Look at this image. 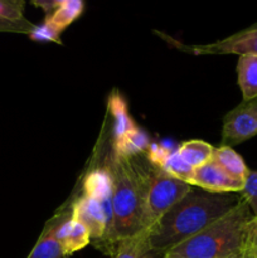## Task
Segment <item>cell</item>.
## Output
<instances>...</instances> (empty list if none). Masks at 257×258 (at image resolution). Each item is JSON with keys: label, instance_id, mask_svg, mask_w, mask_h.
Masks as SVG:
<instances>
[{"label": "cell", "instance_id": "obj_1", "mask_svg": "<svg viewBox=\"0 0 257 258\" xmlns=\"http://www.w3.org/2000/svg\"><path fill=\"white\" fill-rule=\"evenodd\" d=\"M239 199V194H212L191 189L149 229L151 247L165 256L224 216Z\"/></svg>", "mask_w": 257, "mask_h": 258}, {"label": "cell", "instance_id": "obj_2", "mask_svg": "<svg viewBox=\"0 0 257 258\" xmlns=\"http://www.w3.org/2000/svg\"><path fill=\"white\" fill-rule=\"evenodd\" d=\"M106 166L112 179V223L106 238L96 248L113 257L123 241L141 232L143 194L130 159L111 153Z\"/></svg>", "mask_w": 257, "mask_h": 258}, {"label": "cell", "instance_id": "obj_3", "mask_svg": "<svg viewBox=\"0 0 257 258\" xmlns=\"http://www.w3.org/2000/svg\"><path fill=\"white\" fill-rule=\"evenodd\" d=\"M253 217L241 198L224 216L166 254L179 258H246L247 234Z\"/></svg>", "mask_w": 257, "mask_h": 258}, {"label": "cell", "instance_id": "obj_4", "mask_svg": "<svg viewBox=\"0 0 257 258\" xmlns=\"http://www.w3.org/2000/svg\"><path fill=\"white\" fill-rule=\"evenodd\" d=\"M143 194L141 231H149L171 207L191 190V185L168 175L146 158H130Z\"/></svg>", "mask_w": 257, "mask_h": 258}, {"label": "cell", "instance_id": "obj_5", "mask_svg": "<svg viewBox=\"0 0 257 258\" xmlns=\"http://www.w3.org/2000/svg\"><path fill=\"white\" fill-rule=\"evenodd\" d=\"M257 135V97L242 101L223 117L222 145H239Z\"/></svg>", "mask_w": 257, "mask_h": 258}, {"label": "cell", "instance_id": "obj_6", "mask_svg": "<svg viewBox=\"0 0 257 258\" xmlns=\"http://www.w3.org/2000/svg\"><path fill=\"white\" fill-rule=\"evenodd\" d=\"M176 47L181 50L196 55L206 54H236L242 55H257V28L249 27L248 29L241 30L228 38L202 45H183Z\"/></svg>", "mask_w": 257, "mask_h": 258}, {"label": "cell", "instance_id": "obj_7", "mask_svg": "<svg viewBox=\"0 0 257 258\" xmlns=\"http://www.w3.org/2000/svg\"><path fill=\"white\" fill-rule=\"evenodd\" d=\"M71 214L73 219L87 228L91 236V243L95 247H97L108 234L111 222L103 207L95 199L82 193L71 202Z\"/></svg>", "mask_w": 257, "mask_h": 258}, {"label": "cell", "instance_id": "obj_8", "mask_svg": "<svg viewBox=\"0 0 257 258\" xmlns=\"http://www.w3.org/2000/svg\"><path fill=\"white\" fill-rule=\"evenodd\" d=\"M190 185L198 186L202 190L212 194H239L244 184L227 175L217 164L211 160L194 169Z\"/></svg>", "mask_w": 257, "mask_h": 258}, {"label": "cell", "instance_id": "obj_9", "mask_svg": "<svg viewBox=\"0 0 257 258\" xmlns=\"http://www.w3.org/2000/svg\"><path fill=\"white\" fill-rule=\"evenodd\" d=\"M145 155L148 160L156 168L163 170L168 175L190 185L194 169L183 160L178 149L173 150V149L164 148L158 144H150Z\"/></svg>", "mask_w": 257, "mask_h": 258}, {"label": "cell", "instance_id": "obj_10", "mask_svg": "<svg viewBox=\"0 0 257 258\" xmlns=\"http://www.w3.org/2000/svg\"><path fill=\"white\" fill-rule=\"evenodd\" d=\"M82 193L98 202L112 223V179L106 164L88 171L83 180Z\"/></svg>", "mask_w": 257, "mask_h": 258}, {"label": "cell", "instance_id": "obj_11", "mask_svg": "<svg viewBox=\"0 0 257 258\" xmlns=\"http://www.w3.org/2000/svg\"><path fill=\"white\" fill-rule=\"evenodd\" d=\"M58 238L62 243L65 257L81 251L91 243V236L87 228L82 223L72 218L71 203L68 209L63 211L62 221L58 227Z\"/></svg>", "mask_w": 257, "mask_h": 258}, {"label": "cell", "instance_id": "obj_12", "mask_svg": "<svg viewBox=\"0 0 257 258\" xmlns=\"http://www.w3.org/2000/svg\"><path fill=\"white\" fill-rule=\"evenodd\" d=\"M63 211L59 213H55L53 218L45 223L44 229L40 233L38 242L35 243L34 248L29 253L27 258H63L62 243L58 238V227L62 221Z\"/></svg>", "mask_w": 257, "mask_h": 258}, {"label": "cell", "instance_id": "obj_13", "mask_svg": "<svg viewBox=\"0 0 257 258\" xmlns=\"http://www.w3.org/2000/svg\"><path fill=\"white\" fill-rule=\"evenodd\" d=\"M107 108L113 118V140L112 145L120 143L127 134L136 128L135 121L128 112L127 101L118 91L113 90L107 100Z\"/></svg>", "mask_w": 257, "mask_h": 258}, {"label": "cell", "instance_id": "obj_14", "mask_svg": "<svg viewBox=\"0 0 257 258\" xmlns=\"http://www.w3.org/2000/svg\"><path fill=\"white\" fill-rule=\"evenodd\" d=\"M212 161L217 164L227 175L243 184L251 171L244 163L243 158L231 146L221 145L219 148H214Z\"/></svg>", "mask_w": 257, "mask_h": 258}, {"label": "cell", "instance_id": "obj_15", "mask_svg": "<svg viewBox=\"0 0 257 258\" xmlns=\"http://www.w3.org/2000/svg\"><path fill=\"white\" fill-rule=\"evenodd\" d=\"M237 80L243 101L257 97V55H242L237 62Z\"/></svg>", "mask_w": 257, "mask_h": 258}, {"label": "cell", "instance_id": "obj_16", "mask_svg": "<svg viewBox=\"0 0 257 258\" xmlns=\"http://www.w3.org/2000/svg\"><path fill=\"white\" fill-rule=\"evenodd\" d=\"M164 257L151 247L148 231H141L118 246L112 258H159Z\"/></svg>", "mask_w": 257, "mask_h": 258}, {"label": "cell", "instance_id": "obj_17", "mask_svg": "<svg viewBox=\"0 0 257 258\" xmlns=\"http://www.w3.org/2000/svg\"><path fill=\"white\" fill-rule=\"evenodd\" d=\"M83 4L81 0H59L57 8L45 17V22L63 33V30L70 27L83 12Z\"/></svg>", "mask_w": 257, "mask_h": 258}, {"label": "cell", "instance_id": "obj_18", "mask_svg": "<svg viewBox=\"0 0 257 258\" xmlns=\"http://www.w3.org/2000/svg\"><path fill=\"white\" fill-rule=\"evenodd\" d=\"M150 146L149 136L141 128L136 127L125 136L120 143L112 145V154L121 158L130 159L144 155Z\"/></svg>", "mask_w": 257, "mask_h": 258}, {"label": "cell", "instance_id": "obj_19", "mask_svg": "<svg viewBox=\"0 0 257 258\" xmlns=\"http://www.w3.org/2000/svg\"><path fill=\"white\" fill-rule=\"evenodd\" d=\"M178 151L181 158H183V160L189 166L197 169L212 160L214 146L206 143L204 140L193 139V140L184 141L178 148Z\"/></svg>", "mask_w": 257, "mask_h": 258}, {"label": "cell", "instance_id": "obj_20", "mask_svg": "<svg viewBox=\"0 0 257 258\" xmlns=\"http://www.w3.org/2000/svg\"><path fill=\"white\" fill-rule=\"evenodd\" d=\"M24 7L23 0H0V19L10 22L24 19Z\"/></svg>", "mask_w": 257, "mask_h": 258}, {"label": "cell", "instance_id": "obj_21", "mask_svg": "<svg viewBox=\"0 0 257 258\" xmlns=\"http://www.w3.org/2000/svg\"><path fill=\"white\" fill-rule=\"evenodd\" d=\"M239 196L248 204L252 214L257 217V171H249Z\"/></svg>", "mask_w": 257, "mask_h": 258}, {"label": "cell", "instance_id": "obj_22", "mask_svg": "<svg viewBox=\"0 0 257 258\" xmlns=\"http://www.w3.org/2000/svg\"><path fill=\"white\" fill-rule=\"evenodd\" d=\"M37 29V25L24 18L18 22H10V20L0 19V32L4 33H20V34L30 35Z\"/></svg>", "mask_w": 257, "mask_h": 258}, {"label": "cell", "instance_id": "obj_23", "mask_svg": "<svg viewBox=\"0 0 257 258\" xmlns=\"http://www.w3.org/2000/svg\"><path fill=\"white\" fill-rule=\"evenodd\" d=\"M60 34L62 32L50 25L49 23L44 22V24L37 27V29L29 35L32 39L39 40V42H55L60 43Z\"/></svg>", "mask_w": 257, "mask_h": 258}, {"label": "cell", "instance_id": "obj_24", "mask_svg": "<svg viewBox=\"0 0 257 258\" xmlns=\"http://www.w3.org/2000/svg\"><path fill=\"white\" fill-rule=\"evenodd\" d=\"M257 257V217H253L248 228L246 243V258Z\"/></svg>", "mask_w": 257, "mask_h": 258}, {"label": "cell", "instance_id": "obj_25", "mask_svg": "<svg viewBox=\"0 0 257 258\" xmlns=\"http://www.w3.org/2000/svg\"><path fill=\"white\" fill-rule=\"evenodd\" d=\"M58 2H59V0H52V2H33L32 4L35 5V7L42 8L43 12L45 13V17H48V15L52 14L53 10L57 8Z\"/></svg>", "mask_w": 257, "mask_h": 258}, {"label": "cell", "instance_id": "obj_26", "mask_svg": "<svg viewBox=\"0 0 257 258\" xmlns=\"http://www.w3.org/2000/svg\"><path fill=\"white\" fill-rule=\"evenodd\" d=\"M163 258H179V257H173V256H169V254H165Z\"/></svg>", "mask_w": 257, "mask_h": 258}, {"label": "cell", "instance_id": "obj_27", "mask_svg": "<svg viewBox=\"0 0 257 258\" xmlns=\"http://www.w3.org/2000/svg\"><path fill=\"white\" fill-rule=\"evenodd\" d=\"M256 258H257V257H256Z\"/></svg>", "mask_w": 257, "mask_h": 258}]
</instances>
